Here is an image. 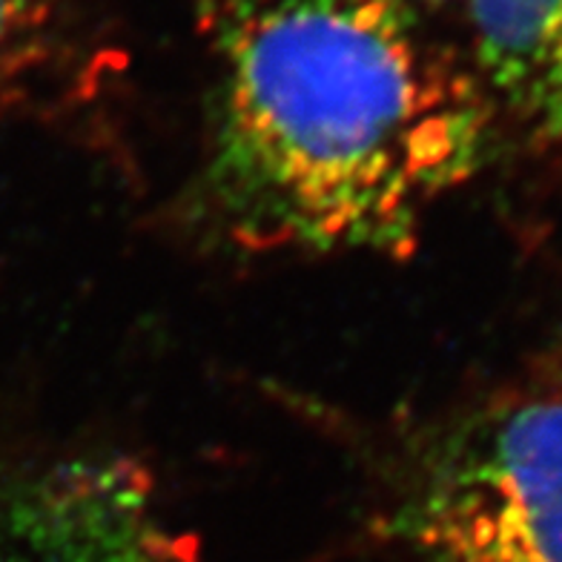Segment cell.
I'll return each instance as SVG.
<instances>
[{
  "mask_svg": "<svg viewBox=\"0 0 562 562\" xmlns=\"http://www.w3.org/2000/svg\"><path fill=\"white\" fill-rule=\"evenodd\" d=\"M215 53L207 190L247 247L402 252L485 158L488 87L400 0H233Z\"/></svg>",
  "mask_w": 562,
  "mask_h": 562,
  "instance_id": "cell-1",
  "label": "cell"
},
{
  "mask_svg": "<svg viewBox=\"0 0 562 562\" xmlns=\"http://www.w3.org/2000/svg\"><path fill=\"white\" fill-rule=\"evenodd\" d=\"M411 533L430 562H562V393L491 405L448 437Z\"/></svg>",
  "mask_w": 562,
  "mask_h": 562,
  "instance_id": "cell-2",
  "label": "cell"
},
{
  "mask_svg": "<svg viewBox=\"0 0 562 562\" xmlns=\"http://www.w3.org/2000/svg\"><path fill=\"white\" fill-rule=\"evenodd\" d=\"M153 482L121 459H69L0 503V562H167Z\"/></svg>",
  "mask_w": 562,
  "mask_h": 562,
  "instance_id": "cell-3",
  "label": "cell"
},
{
  "mask_svg": "<svg viewBox=\"0 0 562 562\" xmlns=\"http://www.w3.org/2000/svg\"><path fill=\"white\" fill-rule=\"evenodd\" d=\"M476 67L542 140L562 144V0H465Z\"/></svg>",
  "mask_w": 562,
  "mask_h": 562,
  "instance_id": "cell-4",
  "label": "cell"
},
{
  "mask_svg": "<svg viewBox=\"0 0 562 562\" xmlns=\"http://www.w3.org/2000/svg\"><path fill=\"white\" fill-rule=\"evenodd\" d=\"M58 32V0H0V89L44 64Z\"/></svg>",
  "mask_w": 562,
  "mask_h": 562,
  "instance_id": "cell-5",
  "label": "cell"
},
{
  "mask_svg": "<svg viewBox=\"0 0 562 562\" xmlns=\"http://www.w3.org/2000/svg\"><path fill=\"white\" fill-rule=\"evenodd\" d=\"M400 3H405V7H411L414 12H419V9L425 7H445V3H453V0H400Z\"/></svg>",
  "mask_w": 562,
  "mask_h": 562,
  "instance_id": "cell-6",
  "label": "cell"
}]
</instances>
